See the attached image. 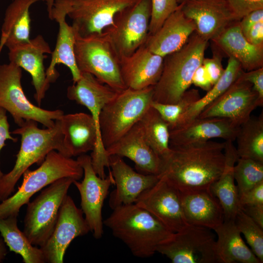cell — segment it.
Masks as SVG:
<instances>
[{"label": "cell", "mask_w": 263, "mask_h": 263, "mask_svg": "<svg viewBox=\"0 0 263 263\" xmlns=\"http://www.w3.org/2000/svg\"><path fill=\"white\" fill-rule=\"evenodd\" d=\"M46 0H13L6 9L1 29L0 48L10 49L30 40V8Z\"/></svg>", "instance_id": "28"}, {"label": "cell", "mask_w": 263, "mask_h": 263, "mask_svg": "<svg viewBox=\"0 0 263 263\" xmlns=\"http://www.w3.org/2000/svg\"><path fill=\"white\" fill-rule=\"evenodd\" d=\"M214 230L217 235L216 250L219 263H261L244 243L234 220H224Z\"/></svg>", "instance_id": "29"}, {"label": "cell", "mask_w": 263, "mask_h": 263, "mask_svg": "<svg viewBox=\"0 0 263 263\" xmlns=\"http://www.w3.org/2000/svg\"><path fill=\"white\" fill-rule=\"evenodd\" d=\"M151 15L149 36L154 34L178 8L177 0H150Z\"/></svg>", "instance_id": "37"}, {"label": "cell", "mask_w": 263, "mask_h": 263, "mask_svg": "<svg viewBox=\"0 0 263 263\" xmlns=\"http://www.w3.org/2000/svg\"><path fill=\"white\" fill-rule=\"evenodd\" d=\"M244 37L251 44L257 46H263V20L259 21L252 26Z\"/></svg>", "instance_id": "45"}, {"label": "cell", "mask_w": 263, "mask_h": 263, "mask_svg": "<svg viewBox=\"0 0 263 263\" xmlns=\"http://www.w3.org/2000/svg\"><path fill=\"white\" fill-rule=\"evenodd\" d=\"M239 128L240 126L227 118H197L169 130V145L178 146L205 142L216 138L233 142Z\"/></svg>", "instance_id": "21"}, {"label": "cell", "mask_w": 263, "mask_h": 263, "mask_svg": "<svg viewBox=\"0 0 263 263\" xmlns=\"http://www.w3.org/2000/svg\"><path fill=\"white\" fill-rule=\"evenodd\" d=\"M6 112L5 110L0 108V152L6 145L5 143L7 140H11L14 142H16L18 140L17 138L12 136L11 132H10V125L8 121ZM3 174L0 166V178Z\"/></svg>", "instance_id": "42"}, {"label": "cell", "mask_w": 263, "mask_h": 263, "mask_svg": "<svg viewBox=\"0 0 263 263\" xmlns=\"http://www.w3.org/2000/svg\"><path fill=\"white\" fill-rule=\"evenodd\" d=\"M238 20L248 14L263 9V0H226Z\"/></svg>", "instance_id": "38"}, {"label": "cell", "mask_w": 263, "mask_h": 263, "mask_svg": "<svg viewBox=\"0 0 263 263\" xmlns=\"http://www.w3.org/2000/svg\"><path fill=\"white\" fill-rule=\"evenodd\" d=\"M11 132L21 136V143L14 166L0 178V202L11 195L23 173L33 164H41L50 151L56 150L67 156L57 120L54 127L45 129H39L34 120H26Z\"/></svg>", "instance_id": "3"}, {"label": "cell", "mask_w": 263, "mask_h": 263, "mask_svg": "<svg viewBox=\"0 0 263 263\" xmlns=\"http://www.w3.org/2000/svg\"><path fill=\"white\" fill-rule=\"evenodd\" d=\"M8 50L9 62L23 69L31 76L35 90L34 97L39 106L50 85L43 63L47 56L45 54L52 53L49 44L42 36L38 35L29 41Z\"/></svg>", "instance_id": "18"}, {"label": "cell", "mask_w": 263, "mask_h": 263, "mask_svg": "<svg viewBox=\"0 0 263 263\" xmlns=\"http://www.w3.org/2000/svg\"><path fill=\"white\" fill-rule=\"evenodd\" d=\"M235 140L239 158L263 163V114L250 117L239 128Z\"/></svg>", "instance_id": "32"}, {"label": "cell", "mask_w": 263, "mask_h": 263, "mask_svg": "<svg viewBox=\"0 0 263 263\" xmlns=\"http://www.w3.org/2000/svg\"><path fill=\"white\" fill-rule=\"evenodd\" d=\"M241 207L263 205V182L239 196Z\"/></svg>", "instance_id": "41"}, {"label": "cell", "mask_w": 263, "mask_h": 263, "mask_svg": "<svg viewBox=\"0 0 263 263\" xmlns=\"http://www.w3.org/2000/svg\"><path fill=\"white\" fill-rule=\"evenodd\" d=\"M187 0H177L178 3H179V4H181V3L186 1Z\"/></svg>", "instance_id": "49"}, {"label": "cell", "mask_w": 263, "mask_h": 263, "mask_svg": "<svg viewBox=\"0 0 263 263\" xmlns=\"http://www.w3.org/2000/svg\"><path fill=\"white\" fill-rule=\"evenodd\" d=\"M139 122L146 141L162 160L170 151L169 124L151 106Z\"/></svg>", "instance_id": "33"}, {"label": "cell", "mask_w": 263, "mask_h": 263, "mask_svg": "<svg viewBox=\"0 0 263 263\" xmlns=\"http://www.w3.org/2000/svg\"><path fill=\"white\" fill-rule=\"evenodd\" d=\"M243 71L244 70L240 63L234 58L229 57L227 66L220 79L207 91L205 96L201 97L189 107L181 116L176 125L173 129L184 125L197 118L207 106L223 94L232 84Z\"/></svg>", "instance_id": "31"}, {"label": "cell", "mask_w": 263, "mask_h": 263, "mask_svg": "<svg viewBox=\"0 0 263 263\" xmlns=\"http://www.w3.org/2000/svg\"><path fill=\"white\" fill-rule=\"evenodd\" d=\"M67 8L62 0H55L52 10L51 19L55 20L59 30L55 49L52 52L51 59L46 70L47 79L50 83L56 81L59 74L56 69V65L62 64L70 70L73 83L81 77L75 55V33L72 25L66 22Z\"/></svg>", "instance_id": "20"}, {"label": "cell", "mask_w": 263, "mask_h": 263, "mask_svg": "<svg viewBox=\"0 0 263 263\" xmlns=\"http://www.w3.org/2000/svg\"><path fill=\"white\" fill-rule=\"evenodd\" d=\"M55 0H46L47 10L48 12L49 19H51L52 10L53 7Z\"/></svg>", "instance_id": "48"}, {"label": "cell", "mask_w": 263, "mask_h": 263, "mask_svg": "<svg viewBox=\"0 0 263 263\" xmlns=\"http://www.w3.org/2000/svg\"><path fill=\"white\" fill-rule=\"evenodd\" d=\"M75 55L81 73L91 74L118 92L127 88L120 73V59L103 33L86 37L75 33Z\"/></svg>", "instance_id": "7"}, {"label": "cell", "mask_w": 263, "mask_h": 263, "mask_svg": "<svg viewBox=\"0 0 263 263\" xmlns=\"http://www.w3.org/2000/svg\"><path fill=\"white\" fill-rule=\"evenodd\" d=\"M113 235L135 256L153 255L158 247L174 234L154 216L135 203L118 206L104 221Z\"/></svg>", "instance_id": "2"}, {"label": "cell", "mask_w": 263, "mask_h": 263, "mask_svg": "<svg viewBox=\"0 0 263 263\" xmlns=\"http://www.w3.org/2000/svg\"><path fill=\"white\" fill-rule=\"evenodd\" d=\"M207 43L195 31L181 49L164 57L161 75L153 86V101L174 104L180 99L192 84L193 74L205 58Z\"/></svg>", "instance_id": "4"}, {"label": "cell", "mask_w": 263, "mask_h": 263, "mask_svg": "<svg viewBox=\"0 0 263 263\" xmlns=\"http://www.w3.org/2000/svg\"><path fill=\"white\" fill-rule=\"evenodd\" d=\"M233 168L239 196L263 182V163L238 158Z\"/></svg>", "instance_id": "34"}, {"label": "cell", "mask_w": 263, "mask_h": 263, "mask_svg": "<svg viewBox=\"0 0 263 263\" xmlns=\"http://www.w3.org/2000/svg\"><path fill=\"white\" fill-rule=\"evenodd\" d=\"M150 0H137L117 12L103 31L119 59L132 55L145 44L149 36Z\"/></svg>", "instance_id": "10"}, {"label": "cell", "mask_w": 263, "mask_h": 263, "mask_svg": "<svg viewBox=\"0 0 263 263\" xmlns=\"http://www.w3.org/2000/svg\"><path fill=\"white\" fill-rule=\"evenodd\" d=\"M224 153V170L219 178L211 185L210 189L222 207L224 220H234L241 207L233 174V168L239 157L233 141H225Z\"/></svg>", "instance_id": "27"}, {"label": "cell", "mask_w": 263, "mask_h": 263, "mask_svg": "<svg viewBox=\"0 0 263 263\" xmlns=\"http://www.w3.org/2000/svg\"><path fill=\"white\" fill-rule=\"evenodd\" d=\"M181 199L188 224L214 230L223 223L222 207L210 188L181 193Z\"/></svg>", "instance_id": "25"}, {"label": "cell", "mask_w": 263, "mask_h": 263, "mask_svg": "<svg viewBox=\"0 0 263 263\" xmlns=\"http://www.w3.org/2000/svg\"><path fill=\"white\" fill-rule=\"evenodd\" d=\"M21 69L9 62L0 65V108L10 113L15 123L20 126L26 120H32L46 128L55 126V121L64 112L48 110L30 102L21 85Z\"/></svg>", "instance_id": "9"}, {"label": "cell", "mask_w": 263, "mask_h": 263, "mask_svg": "<svg viewBox=\"0 0 263 263\" xmlns=\"http://www.w3.org/2000/svg\"><path fill=\"white\" fill-rule=\"evenodd\" d=\"M90 231L82 209L76 207L72 197L67 194L60 207L51 236L40 247L46 263H63L66 251L72 241Z\"/></svg>", "instance_id": "14"}, {"label": "cell", "mask_w": 263, "mask_h": 263, "mask_svg": "<svg viewBox=\"0 0 263 263\" xmlns=\"http://www.w3.org/2000/svg\"><path fill=\"white\" fill-rule=\"evenodd\" d=\"M192 84L207 92L213 86L202 64L197 68L193 74Z\"/></svg>", "instance_id": "43"}, {"label": "cell", "mask_w": 263, "mask_h": 263, "mask_svg": "<svg viewBox=\"0 0 263 263\" xmlns=\"http://www.w3.org/2000/svg\"><path fill=\"white\" fill-rule=\"evenodd\" d=\"M241 76L244 80L252 84L260 100L263 103V67L246 72L243 71Z\"/></svg>", "instance_id": "40"}, {"label": "cell", "mask_w": 263, "mask_h": 263, "mask_svg": "<svg viewBox=\"0 0 263 263\" xmlns=\"http://www.w3.org/2000/svg\"><path fill=\"white\" fill-rule=\"evenodd\" d=\"M241 74L223 94L201 113L197 118H227L235 125L240 126L250 117L252 112L256 108L263 106V103L260 100L252 84L244 80Z\"/></svg>", "instance_id": "15"}, {"label": "cell", "mask_w": 263, "mask_h": 263, "mask_svg": "<svg viewBox=\"0 0 263 263\" xmlns=\"http://www.w3.org/2000/svg\"><path fill=\"white\" fill-rule=\"evenodd\" d=\"M107 155L126 157L132 161L136 169L143 174L159 175L162 160L146 141L138 122L124 136L106 148Z\"/></svg>", "instance_id": "23"}, {"label": "cell", "mask_w": 263, "mask_h": 263, "mask_svg": "<svg viewBox=\"0 0 263 263\" xmlns=\"http://www.w3.org/2000/svg\"><path fill=\"white\" fill-rule=\"evenodd\" d=\"M18 190L0 202V219L19 215L21 207L29 202L35 193L54 181L64 177L79 180L83 170L76 160L65 156L56 150L50 151L36 169H27Z\"/></svg>", "instance_id": "5"}, {"label": "cell", "mask_w": 263, "mask_h": 263, "mask_svg": "<svg viewBox=\"0 0 263 263\" xmlns=\"http://www.w3.org/2000/svg\"><path fill=\"white\" fill-rule=\"evenodd\" d=\"M180 4L184 14L193 21L195 32L207 41L214 39L240 21L226 0H188Z\"/></svg>", "instance_id": "17"}, {"label": "cell", "mask_w": 263, "mask_h": 263, "mask_svg": "<svg viewBox=\"0 0 263 263\" xmlns=\"http://www.w3.org/2000/svg\"><path fill=\"white\" fill-rule=\"evenodd\" d=\"M135 204L173 233L188 224L182 208L180 192L160 177L154 186L140 195Z\"/></svg>", "instance_id": "16"}, {"label": "cell", "mask_w": 263, "mask_h": 263, "mask_svg": "<svg viewBox=\"0 0 263 263\" xmlns=\"http://www.w3.org/2000/svg\"><path fill=\"white\" fill-rule=\"evenodd\" d=\"M262 20H263V9L254 11L244 16L239 21L243 35H245L252 26Z\"/></svg>", "instance_id": "44"}, {"label": "cell", "mask_w": 263, "mask_h": 263, "mask_svg": "<svg viewBox=\"0 0 263 263\" xmlns=\"http://www.w3.org/2000/svg\"><path fill=\"white\" fill-rule=\"evenodd\" d=\"M75 180L70 177L60 178L27 204L23 232L33 245L42 246L51 236L60 207Z\"/></svg>", "instance_id": "8"}, {"label": "cell", "mask_w": 263, "mask_h": 263, "mask_svg": "<svg viewBox=\"0 0 263 263\" xmlns=\"http://www.w3.org/2000/svg\"><path fill=\"white\" fill-rule=\"evenodd\" d=\"M200 97L198 90L192 89L187 90L175 103L163 104L152 100L151 106L169 124L170 130L176 125L181 116Z\"/></svg>", "instance_id": "35"}, {"label": "cell", "mask_w": 263, "mask_h": 263, "mask_svg": "<svg viewBox=\"0 0 263 263\" xmlns=\"http://www.w3.org/2000/svg\"><path fill=\"white\" fill-rule=\"evenodd\" d=\"M202 64L213 86L220 79L225 71L222 64L221 56L219 54L215 53L211 58H204Z\"/></svg>", "instance_id": "39"}, {"label": "cell", "mask_w": 263, "mask_h": 263, "mask_svg": "<svg viewBox=\"0 0 263 263\" xmlns=\"http://www.w3.org/2000/svg\"><path fill=\"white\" fill-rule=\"evenodd\" d=\"M76 34H101L116 14L137 0H63Z\"/></svg>", "instance_id": "13"}, {"label": "cell", "mask_w": 263, "mask_h": 263, "mask_svg": "<svg viewBox=\"0 0 263 263\" xmlns=\"http://www.w3.org/2000/svg\"><path fill=\"white\" fill-rule=\"evenodd\" d=\"M193 21L182 11L181 4L154 34L149 35L145 46L163 57L181 49L195 31Z\"/></svg>", "instance_id": "24"}, {"label": "cell", "mask_w": 263, "mask_h": 263, "mask_svg": "<svg viewBox=\"0 0 263 263\" xmlns=\"http://www.w3.org/2000/svg\"><path fill=\"white\" fill-rule=\"evenodd\" d=\"M1 50H2V49H0V52H1Z\"/></svg>", "instance_id": "50"}, {"label": "cell", "mask_w": 263, "mask_h": 263, "mask_svg": "<svg viewBox=\"0 0 263 263\" xmlns=\"http://www.w3.org/2000/svg\"><path fill=\"white\" fill-rule=\"evenodd\" d=\"M241 209L263 228V205L244 206Z\"/></svg>", "instance_id": "46"}, {"label": "cell", "mask_w": 263, "mask_h": 263, "mask_svg": "<svg viewBox=\"0 0 263 263\" xmlns=\"http://www.w3.org/2000/svg\"><path fill=\"white\" fill-rule=\"evenodd\" d=\"M18 216L0 219V233L10 251L20 255L24 263H46L40 248L33 245L18 225Z\"/></svg>", "instance_id": "30"}, {"label": "cell", "mask_w": 263, "mask_h": 263, "mask_svg": "<svg viewBox=\"0 0 263 263\" xmlns=\"http://www.w3.org/2000/svg\"><path fill=\"white\" fill-rule=\"evenodd\" d=\"M239 21L233 23L212 42L228 57L236 59L244 71L263 67V46L253 45L246 39Z\"/></svg>", "instance_id": "26"}, {"label": "cell", "mask_w": 263, "mask_h": 263, "mask_svg": "<svg viewBox=\"0 0 263 263\" xmlns=\"http://www.w3.org/2000/svg\"><path fill=\"white\" fill-rule=\"evenodd\" d=\"M119 64L126 88L140 90L157 83L162 72L164 57L152 53L144 44L131 56L121 58Z\"/></svg>", "instance_id": "22"}, {"label": "cell", "mask_w": 263, "mask_h": 263, "mask_svg": "<svg viewBox=\"0 0 263 263\" xmlns=\"http://www.w3.org/2000/svg\"><path fill=\"white\" fill-rule=\"evenodd\" d=\"M236 225L243 234L250 249L261 263L263 262V228L241 209L235 218Z\"/></svg>", "instance_id": "36"}, {"label": "cell", "mask_w": 263, "mask_h": 263, "mask_svg": "<svg viewBox=\"0 0 263 263\" xmlns=\"http://www.w3.org/2000/svg\"><path fill=\"white\" fill-rule=\"evenodd\" d=\"M225 145L210 140L170 146L159 175L181 193L209 189L224 170Z\"/></svg>", "instance_id": "1"}, {"label": "cell", "mask_w": 263, "mask_h": 263, "mask_svg": "<svg viewBox=\"0 0 263 263\" xmlns=\"http://www.w3.org/2000/svg\"><path fill=\"white\" fill-rule=\"evenodd\" d=\"M77 160L83 169L84 177L81 182L75 180L73 184L79 192L81 209L90 231L95 239H100L103 234L102 209L109 189L114 184V181L111 171L103 178L96 173L90 155H80Z\"/></svg>", "instance_id": "12"}, {"label": "cell", "mask_w": 263, "mask_h": 263, "mask_svg": "<svg viewBox=\"0 0 263 263\" xmlns=\"http://www.w3.org/2000/svg\"><path fill=\"white\" fill-rule=\"evenodd\" d=\"M153 86L119 92L102 109L99 118L102 141L107 148L141 120L151 106Z\"/></svg>", "instance_id": "6"}, {"label": "cell", "mask_w": 263, "mask_h": 263, "mask_svg": "<svg viewBox=\"0 0 263 263\" xmlns=\"http://www.w3.org/2000/svg\"><path fill=\"white\" fill-rule=\"evenodd\" d=\"M109 162L116 185L109 200L110 207L113 209L121 205L135 203L142 192L154 186L160 179L159 175L135 171L120 156L111 155Z\"/></svg>", "instance_id": "19"}, {"label": "cell", "mask_w": 263, "mask_h": 263, "mask_svg": "<svg viewBox=\"0 0 263 263\" xmlns=\"http://www.w3.org/2000/svg\"><path fill=\"white\" fill-rule=\"evenodd\" d=\"M209 229L188 224L160 245L157 252L173 263H219L216 240Z\"/></svg>", "instance_id": "11"}, {"label": "cell", "mask_w": 263, "mask_h": 263, "mask_svg": "<svg viewBox=\"0 0 263 263\" xmlns=\"http://www.w3.org/2000/svg\"><path fill=\"white\" fill-rule=\"evenodd\" d=\"M6 246L2 238H0V263L4 261L7 254Z\"/></svg>", "instance_id": "47"}]
</instances>
